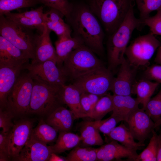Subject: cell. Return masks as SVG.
<instances>
[{
    "instance_id": "obj_1",
    "label": "cell",
    "mask_w": 161,
    "mask_h": 161,
    "mask_svg": "<svg viewBox=\"0 0 161 161\" xmlns=\"http://www.w3.org/2000/svg\"><path fill=\"white\" fill-rule=\"evenodd\" d=\"M65 18L73 31L72 37L80 40L94 53L99 55L103 54L104 32L89 6L73 4L71 12Z\"/></svg>"
},
{
    "instance_id": "obj_2",
    "label": "cell",
    "mask_w": 161,
    "mask_h": 161,
    "mask_svg": "<svg viewBox=\"0 0 161 161\" xmlns=\"http://www.w3.org/2000/svg\"><path fill=\"white\" fill-rule=\"evenodd\" d=\"M133 6L130 9L124 21L112 34L107 42L109 67L112 71L120 65L126 58L125 52L132 34L136 29L143 27L139 18L135 16Z\"/></svg>"
},
{
    "instance_id": "obj_3",
    "label": "cell",
    "mask_w": 161,
    "mask_h": 161,
    "mask_svg": "<svg viewBox=\"0 0 161 161\" xmlns=\"http://www.w3.org/2000/svg\"><path fill=\"white\" fill-rule=\"evenodd\" d=\"M133 0H90L89 6L109 35L124 21Z\"/></svg>"
},
{
    "instance_id": "obj_4",
    "label": "cell",
    "mask_w": 161,
    "mask_h": 161,
    "mask_svg": "<svg viewBox=\"0 0 161 161\" xmlns=\"http://www.w3.org/2000/svg\"><path fill=\"white\" fill-rule=\"evenodd\" d=\"M103 66L94 52L83 45L69 54L60 68L68 81L72 82Z\"/></svg>"
},
{
    "instance_id": "obj_5",
    "label": "cell",
    "mask_w": 161,
    "mask_h": 161,
    "mask_svg": "<svg viewBox=\"0 0 161 161\" xmlns=\"http://www.w3.org/2000/svg\"><path fill=\"white\" fill-rule=\"evenodd\" d=\"M33 78V85L29 114L48 116L64 104L61 96L62 86L52 85Z\"/></svg>"
},
{
    "instance_id": "obj_6",
    "label": "cell",
    "mask_w": 161,
    "mask_h": 161,
    "mask_svg": "<svg viewBox=\"0 0 161 161\" xmlns=\"http://www.w3.org/2000/svg\"><path fill=\"white\" fill-rule=\"evenodd\" d=\"M32 30L12 21L4 15H0L1 35L32 60L34 57V46L38 35Z\"/></svg>"
},
{
    "instance_id": "obj_7",
    "label": "cell",
    "mask_w": 161,
    "mask_h": 161,
    "mask_svg": "<svg viewBox=\"0 0 161 161\" xmlns=\"http://www.w3.org/2000/svg\"><path fill=\"white\" fill-rule=\"evenodd\" d=\"M33 85L31 75L22 72L8 96L4 109L15 114H29Z\"/></svg>"
},
{
    "instance_id": "obj_8",
    "label": "cell",
    "mask_w": 161,
    "mask_h": 161,
    "mask_svg": "<svg viewBox=\"0 0 161 161\" xmlns=\"http://www.w3.org/2000/svg\"><path fill=\"white\" fill-rule=\"evenodd\" d=\"M161 45L155 35L150 33L139 36L133 40L126 49V59L138 68L147 65L155 52Z\"/></svg>"
},
{
    "instance_id": "obj_9",
    "label": "cell",
    "mask_w": 161,
    "mask_h": 161,
    "mask_svg": "<svg viewBox=\"0 0 161 161\" xmlns=\"http://www.w3.org/2000/svg\"><path fill=\"white\" fill-rule=\"evenodd\" d=\"M114 78L111 71L103 66L74 80L72 84L81 94L91 93L102 97L111 90Z\"/></svg>"
},
{
    "instance_id": "obj_10",
    "label": "cell",
    "mask_w": 161,
    "mask_h": 161,
    "mask_svg": "<svg viewBox=\"0 0 161 161\" xmlns=\"http://www.w3.org/2000/svg\"><path fill=\"white\" fill-rule=\"evenodd\" d=\"M23 68L33 78L50 84L62 86L68 81L56 63L52 60L30 64L28 62L24 64Z\"/></svg>"
},
{
    "instance_id": "obj_11",
    "label": "cell",
    "mask_w": 161,
    "mask_h": 161,
    "mask_svg": "<svg viewBox=\"0 0 161 161\" xmlns=\"http://www.w3.org/2000/svg\"><path fill=\"white\" fill-rule=\"evenodd\" d=\"M33 123L32 120L24 119L14 124L8 135V153L12 160L18 156L30 138Z\"/></svg>"
},
{
    "instance_id": "obj_12",
    "label": "cell",
    "mask_w": 161,
    "mask_h": 161,
    "mask_svg": "<svg viewBox=\"0 0 161 161\" xmlns=\"http://www.w3.org/2000/svg\"><path fill=\"white\" fill-rule=\"evenodd\" d=\"M126 122L134 139L141 143H144L154 129V122L143 108L138 107L133 111Z\"/></svg>"
},
{
    "instance_id": "obj_13",
    "label": "cell",
    "mask_w": 161,
    "mask_h": 161,
    "mask_svg": "<svg viewBox=\"0 0 161 161\" xmlns=\"http://www.w3.org/2000/svg\"><path fill=\"white\" fill-rule=\"evenodd\" d=\"M116 78H114L111 90L113 94L131 96L137 68L131 65L125 58L120 64Z\"/></svg>"
},
{
    "instance_id": "obj_14",
    "label": "cell",
    "mask_w": 161,
    "mask_h": 161,
    "mask_svg": "<svg viewBox=\"0 0 161 161\" xmlns=\"http://www.w3.org/2000/svg\"><path fill=\"white\" fill-rule=\"evenodd\" d=\"M24 65L0 62V108H5L8 96L24 69Z\"/></svg>"
},
{
    "instance_id": "obj_15",
    "label": "cell",
    "mask_w": 161,
    "mask_h": 161,
    "mask_svg": "<svg viewBox=\"0 0 161 161\" xmlns=\"http://www.w3.org/2000/svg\"><path fill=\"white\" fill-rule=\"evenodd\" d=\"M51 151L47 144L31 136L18 156L13 159L17 161H48Z\"/></svg>"
},
{
    "instance_id": "obj_16",
    "label": "cell",
    "mask_w": 161,
    "mask_h": 161,
    "mask_svg": "<svg viewBox=\"0 0 161 161\" xmlns=\"http://www.w3.org/2000/svg\"><path fill=\"white\" fill-rule=\"evenodd\" d=\"M97 149V161H110L123 158L136 161L138 155L136 150L128 148L114 140Z\"/></svg>"
},
{
    "instance_id": "obj_17",
    "label": "cell",
    "mask_w": 161,
    "mask_h": 161,
    "mask_svg": "<svg viewBox=\"0 0 161 161\" xmlns=\"http://www.w3.org/2000/svg\"><path fill=\"white\" fill-rule=\"evenodd\" d=\"M43 7L21 13L8 12L4 15L9 20L24 27L36 29L42 32L45 24L44 19Z\"/></svg>"
},
{
    "instance_id": "obj_18",
    "label": "cell",
    "mask_w": 161,
    "mask_h": 161,
    "mask_svg": "<svg viewBox=\"0 0 161 161\" xmlns=\"http://www.w3.org/2000/svg\"><path fill=\"white\" fill-rule=\"evenodd\" d=\"M51 32L45 24L41 34L38 35L34 46V57L32 63L52 60L57 64L55 49L52 45L50 37Z\"/></svg>"
},
{
    "instance_id": "obj_19",
    "label": "cell",
    "mask_w": 161,
    "mask_h": 161,
    "mask_svg": "<svg viewBox=\"0 0 161 161\" xmlns=\"http://www.w3.org/2000/svg\"><path fill=\"white\" fill-rule=\"evenodd\" d=\"M81 94L78 89L72 84H65L62 86L61 96L62 100L72 112L75 120L89 117L81 105Z\"/></svg>"
},
{
    "instance_id": "obj_20",
    "label": "cell",
    "mask_w": 161,
    "mask_h": 161,
    "mask_svg": "<svg viewBox=\"0 0 161 161\" xmlns=\"http://www.w3.org/2000/svg\"><path fill=\"white\" fill-rule=\"evenodd\" d=\"M75 120L72 112L62 106L49 114L45 122L58 132H69L72 128Z\"/></svg>"
},
{
    "instance_id": "obj_21",
    "label": "cell",
    "mask_w": 161,
    "mask_h": 161,
    "mask_svg": "<svg viewBox=\"0 0 161 161\" xmlns=\"http://www.w3.org/2000/svg\"><path fill=\"white\" fill-rule=\"evenodd\" d=\"M113 109L112 116L126 121L130 115L138 108L140 104L137 98L131 96L112 95Z\"/></svg>"
},
{
    "instance_id": "obj_22",
    "label": "cell",
    "mask_w": 161,
    "mask_h": 161,
    "mask_svg": "<svg viewBox=\"0 0 161 161\" xmlns=\"http://www.w3.org/2000/svg\"><path fill=\"white\" fill-rule=\"evenodd\" d=\"M29 59L19 49L0 36V62L23 65Z\"/></svg>"
},
{
    "instance_id": "obj_23",
    "label": "cell",
    "mask_w": 161,
    "mask_h": 161,
    "mask_svg": "<svg viewBox=\"0 0 161 161\" xmlns=\"http://www.w3.org/2000/svg\"><path fill=\"white\" fill-rule=\"evenodd\" d=\"M63 16L59 11L53 8H50L49 10L44 13L45 24L58 37L63 36H71L72 30L69 26L63 20Z\"/></svg>"
},
{
    "instance_id": "obj_24",
    "label": "cell",
    "mask_w": 161,
    "mask_h": 161,
    "mask_svg": "<svg viewBox=\"0 0 161 161\" xmlns=\"http://www.w3.org/2000/svg\"><path fill=\"white\" fill-rule=\"evenodd\" d=\"M122 121L119 126L114 128L107 136L112 140L119 142L129 149L136 151L143 149L145 146V144L136 142L129 129Z\"/></svg>"
},
{
    "instance_id": "obj_25",
    "label": "cell",
    "mask_w": 161,
    "mask_h": 161,
    "mask_svg": "<svg viewBox=\"0 0 161 161\" xmlns=\"http://www.w3.org/2000/svg\"><path fill=\"white\" fill-rule=\"evenodd\" d=\"M83 45L84 44L81 41L72 36L58 37L55 42L57 66L60 68L69 54L72 51Z\"/></svg>"
},
{
    "instance_id": "obj_26",
    "label": "cell",
    "mask_w": 161,
    "mask_h": 161,
    "mask_svg": "<svg viewBox=\"0 0 161 161\" xmlns=\"http://www.w3.org/2000/svg\"><path fill=\"white\" fill-rule=\"evenodd\" d=\"M79 129L83 147L101 146L104 144L99 131L93 125L91 121H82L79 124Z\"/></svg>"
},
{
    "instance_id": "obj_27",
    "label": "cell",
    "mask_w": 161,
    "mask_h": 161,
    "mask_svg": "<svg viewBox=\"0 0 161 161\" xmlns=\"http://www.w3.org/2000/svg\"><path fill=\"white\" fill-rule=\"evenodd\" d=\"M159 84L145 78L134 83L132 93L136 95V98L140 103L142 104L144 109Z\"/></svg>"
},
{
    "instance_id": "obj_28",
    "label": "cell",
    "mask_w": 161,
    "mask_h": 161,
    "mask_svg": "<svg viewBox=\"0 0 161 161\" xmlns=\"http://www.w3.org/2000/svg\"><path fill=\"white\" fill-rule=\"evenodd\" d=\"M55 143L49 146L52 153L57 154L73 149L80 143V136L67 131H59Z\"/></svg>"
},
{
    "instance_id": "obj_29",
    "label": "cell",
    "mask_w": 161,
    "mask_h": 161,
    "mask_svg": "<svg viewBox=\"0 0 161 161\" xmlns=\"http://www.w3.org/2000/svg\"><path fill=\"white\" fill-rule=\"evenodd\" d=\"M58 132L57 130L41 120L33 129L32 134L36 139L47 144L56 140Z\"/></svg>"
},
{
    "instance_id": "obj_30",
    "label": "cell",
    "mask_w": 161,
    "mask_h": 161,
    "mask_svg": "<svg viewBox=\"0 0 161 161\" xmlns=\"http://www.w3.org/2000/svg\"><path fill=\"white\" fill-rule=\"evenodd\" d=\"M97 149L89 147L74 148L65 158L66 161H97Z\"/></svg>"
},
{
    "instance_id": "obj_31",
    "label": "cell",
    "mask_w": 161,
    "mask_h": 161,
    "mask_svg": "<svg viewBox=\"0 0 161 161\" xmlns=\"http://www.w3.org/2000/svg\"><path fill=\"white\" fill-rule=\"evenodd\" d=\"M113 109L112 95L108 93L100 97L97 103L91 118L95 120H101L107 114L112 111Z\"/></svg>"
},
{
    "instance_id": "obj_32",
    "label": "cell",
    "mask_w": 161,
    "mask_h": 161,
    "mask_svg": "<svg viewBox=\"0 0 161 161\" xmlns=\"http://www.w3.org/2000/svg\"><path fill=\"white\" fill-rule=\"evenodd\" d=\"M135 2L140 13L142 26L144 20L150 16L151 12L161 9V0H133Z\"/></svg>"
},
{
    "instance_id": "obj_33",
    "label": "cell",
    "mask_w": 161,
    "mask_h": 161,
    "mask_svg": "<svg viewBox=\"0 0 161 161\" xmlns=\"http://www.w3.org/2000/svg\"><path fill=\"white\" fill-rule=\"evenodd\" d=\"M37 3L35 0H0V15L13 10L32 7Z\"/></svg>"
},
{
    "instance_id": "obj_34",
    "label": "cell",
    "mask_w": 161,
    "mask_h": 161,
    "mask_svg": "<svg viewBox=\"0 0 161 161\" xmlns=\"http://www.w3.org/2000/svg\"><path fill=\"white\" fill-rule=\"evenodd\" d=\"M152 136L146 147L139 155L136 161H156L158 135L153 130Z\"/></svg>"
},
{
    "instance_id": "obj_35",
    "label": "cell",
    "mask_w": 161,
    "mask_h": 161,
    "mask_svg": "<svg viewBox=\"0 0 161 161\" xmlns=\"http://www.w3.org/2000/svg\"><path fill=\"white\" fill-rule=\"evenodd\" d=\"M145 112L155 123L161 117V89L154 97L151 98L145 109Z\"/></svg>"
},
{
    "instance_id": "obj_36",
    "label": "cell",
    "mask_w": 161,
    "mask_h": 161,
    "mask_svg": "<svg viewBox=\"0 0 161 161\" xmlns=\"http://www.w3.org/2000/svg\"><path fill=\"white\" fill-rule=\"evenodd\" d=\"M37 2L41 3L50 8L56 9L65 17L71 12L73 4L68 0H35Z\"/></svg>"
},
{
    "instance_id": "obj_37",
    "label": "cell",
    "mask_w": 161,
    "mask_h": 161,
    "mask_svg": "<svg viewBox=\"0 0 161 161\" xmlns=\"http://www.w3.org/2000/svg\"><path fill=\"white\" fill-rule=\"evenodd\" d=\"M121 121L118 118L111 116L104 120L91 121L93 125L101 132L107 135L116 127L117 124Z\"/></svg>"
},
{
    "instance_id": "obj_38",
    "label": "cell",
    "mask_w": 161,
    "mask_h": 161,
    "mask_svg": "<svg viewBox=\"0 0 161 161\" xmlns=\"http://www.w3.org/2000/svg\"><path fill=\"white\" fill-rule=\"evenodd\" d=\"M143 25L148 26L152 34L161 35V9L157 11L155 15L145 19Z\"/></svg>"
},
{
    "instance_id": "obj_39",
    "label": "cell",
    "mask_w": 161,
    "mask_h": 161,
    "mask_svg": "<svg viewBox=\"0 0 161 161\" xmlns=\"http://www.w3.org/2000/svg\"><path fill=\"white\" fill-rule=\"evenodd\" d=\"M5 109L0 108V128L2 129L1 132L8 134L14 124L12 121L14 114L11 111Z\"/></svg>"
},
{
    "instance_id": "obj_40",
    "label": "cell",
    "mask_w": 161,
    "mask_h": 161,
    "mask_svg": "<svg viewBox=\"0 0 161 161\" xmlns=\"http://www.w3.org/2000/svg\"><path fill=\"white\" fill-rule=\"evenodd\" d=\"M144 75L145 79L161 84V65L153 64L147 67Z\"/></svg>"
},
{
    "instance_id": "obj_41",
    "label": "cell",
    "mask_w": 161,
    "mask_h": 161,
    "mask_svg": "<svg viewBox=\"0 0 161 161\" xmlns=\"http://www.w3.org/2000/svg\"><path fill=\"white\" fill-rule=\"evenodd\" d=\"M8 134H5L1 132L0 133V161H7L11 160L8 153Z\"/></svg>"
},
{
    "instance_id": "obj_42",
    "label": "cell",
    "mask_w": 161,
    "mask_h": 161,
    "mask_svg": "<svg viewBox=\"0 0 161 161\" xmlns=\"http://www.w3.org/2000/svg\"><path fill=\"white\" fill-rule=\"evenodd\" d=\"M80 103L82 107L89 117L91 118L94 109L92 103L86 93L80 95Z\"/></svg>"
},
{
    "instance_id": "obj_43",
    "label": "cell",
    "mask_w": 161,
    "mask_h": 161,
    "mask_svg": "<svg viewBox=\"0 0 161 161\" xmlns=\"http://www.w3.org/2000/svg\"><path fill=\"white\" fill-rule=\"evenodd\" d=\"M157 161H161V138L159 135L157 140Z\"/></svg>"
},
{
    "instance_id": "obj_44",
    "label": "cell",
    "mask_w": 161,
    "mask_h": 161,
    "mask_svg": "<svg viewBox=\"0 0 161 161\" xmlns=\"http://www.w3.org/2000/svg\"><path fill=\"white\" fill-rule=\"evenodd\" d=\"M49 161H66L65 158L60 157L57 154L52 153L51 154Z\"/></svg>"
},
{
    "instance_id": "obj_45",
    "label": "cell",
    "mask_w": 161,
    "mask_h": 161,
    "mask_svg": "<svg viewBox=\"0 0 161 161\" xmlns=\"http://www.w3.org/2000/svg\"><path fill=\"white\" fill-rule=\"evenodd\" d=\"M155 61L157 63L161 65V45L158 49Z\"/></svg>"
},
{
    "instance_id": "obj_46",
    "label": "cell",
    "mask_w": 161,
    "mask_h": 161,
    "mask_svg": "<svg viewBox=\"0 0 161 161\" xmlns=\"http://www.w3.org/2000/svg\"><path fill=\"white\" fill-rule=\"evenodd\" d=\"M161 125V117L155 123L154 128L155 129V128L160 126Z\"/></svg>"
},
{
    "instance_id": "obj_47",
    "label": "cell",
    "mask_w": 161,
    "mask_h": 161,
    "mask_svg": "<svg viewBox=\"0 0 161 161\" xmlns=\"http://www.w3.org/2000/svg\"><path fill=\"white\" fill-rule=\"evenodd\" d=\"M159 135L161 138V131H160V132H159Z\"/></svg>"
},
{
    "instance_id": "obj_48",
    "label": "cell",
    "mask_w": 161,
    "mask_h": 161,
    "mask_svg": "<svg viewBox=\"0 0 161 161\" xmlns=\"http://www.w3.org/2000/svg\"><path fill=\"white\" fill-rule=\"evenodd\" d=\"M160 126H161V125Z\"/></svg>"
}]
</instances>
